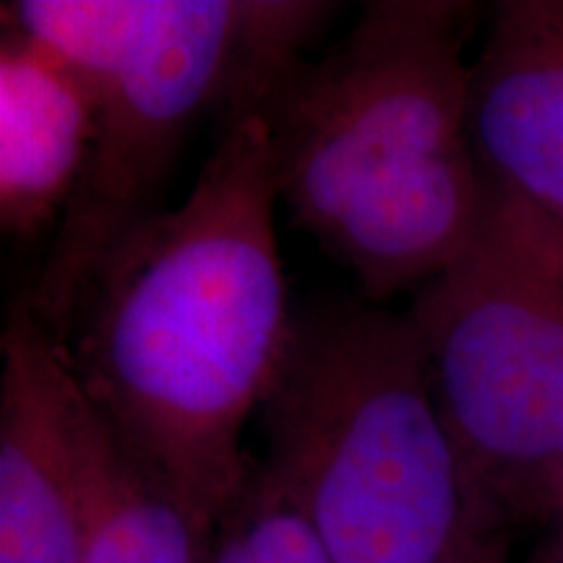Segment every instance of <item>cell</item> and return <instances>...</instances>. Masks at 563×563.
Wrapping results in <instances>:
<instances>
[{"label":"cell","mask_w":563,"mask_h":563,"mask_svg":"<svg viewBox=\"0 0 563 563\" xmlns=\"http://www.w3.org/2000/svg\"><path fill=\"white\" fill-rule=\"evenodd\" d=\"M277 201L266 112L228 118L180 207L129 232L51 336L84 399L203 540L245 488V422L292 334Z\"/></svg>","instance_id":"6da1fadb"},{"label":"cell","mask_w":563,"mask_h":563,"mask_svg":"<svg viewBox=\"0 0 563 563\" xmlns=\"http://www.w3.org/2000/svg\"><path fill=\"white\" fill-rule=\"evenodd\" d=\"M473 3L371 0L264 104L279 201L373 306L446 272L483 228L464 60Z\"/></svg>","instance_id":"7a4b0ae2"},{"label":"cell","mask_w":563,"mask_h":563,"mask_svg":"<svg viewBox=\"0 0 563 563\" xmlns=\"http://www.w3.org/2000/svg\"><path fill=\"white\" fill-rule=\"evenodd\" d=\"M319 0H19L3 24L68 63L95 97V141L24 306L53 336L108 253L162 211L201 118L264 110L334 16Z\"/></svg>","instance_id":"3957f363"},{"label":"cell","mask_w":563,"mask_h":563,"mask_svg":"<svg viewBox=\"0 0 563 563\" xmlns=\"http://www.w3.org/2000/svg\"><path fill=\"white\" fill-rule=\"evenodd\" d=\"M262 420L266 470L332 563H460L493 540L407 313L332 306L295 316Z\"/></svg>","instance_id":"277c9868"},{"label":"cell","mask_w":563,"mask_h":563,"mask_svg":"<svg viewBox=\"0 0 563 563\" xmlns=\"http://www.w3.org/2000/svg\"><path fill=\"white\" fill-rule=\"evenodd\" d=\"M441 418L481 530L563 504V228L488 199L473 245L415 292Z\"/></svg>","instance_id":"5b68a950"},{"label":"cell","mask_w":563,"mask_h":563,"mask_svg":"<svg viewBox=\"0 0 563 563\" xmlns=\"http://www.w3.org/2000/svg\"><path fill=\"white\" fill-rule=\"evenodd\" d=\"M467 131L488 199L563 228V0L493 3Z\"/></svg>","instance_id":"8992f818"},{"label":"cell","mask_w":563,"mask_h":563,"mask_svg":"<svg viewBox=\"0 0 563 563\" xmlns=\"http://www.w3.org/2000/svg\"><path fill=\"white\" fill-rule=\"evenodd\" d=\"M0 350V563H81L87 504L70 373L24 300Z\"/></svg>","instance_id":"52a82bcc"},{"label":"cell","mask_w":563,"mask_h":563,"mask_svg":"<svg viewBox=\"0 0 563 563\" xmlns=\"http://www.w3.org/2000/svg\"><path fill=\"white\" fill-rule=\"evenodd\" d=\"M95 141V97L51 47L3 24L0 224L11 238L55 232Z\"/></svg>","instance_id":"ba28073f"},{"label":"cell","mask_w":563,"mask_h":563,"mask_svg":"<svg viewBox=\"0 0 563 563\" xmlns=\"http://www.w3.org/2000/svg\"><path fill=\"white\" fill-rule=\"evenodd\" d=\"M70 422L87 504L81 563H207L209 540L84 399L74 378Z\"/></svg>","instance_id":"9c48e42d"},{"label":"cell","mask_w":563,"mask_h":563,"mask_svg":"<svg viewBox=\"0 0 563 563\" xmlns=\"http://www.w3.org/2000/svg\"><path fill=\"white\" fill-rule=\"evenodd\" d=\"M207 563H332L327 548L266 464L211 532Z\"/></svg>","instance_id":"30bf717a"},{"label":"cell","mask_w":563,"mask_h":563,"mask_svg":"<svg viewBox=\"0 0 563 563\" xmlns=\"http://www.w3.org/2000/svg\"><path fill=\"white\" fill-rule=\"evenodd\" d=\"M506 551H509V538H493L460 563H509Z\"/></svg>","instance_id":"8fae6325"},{"label":"cell","mask_w":563,"mask_h":563,"mask_svg":"<svg viewBox=\"0 0 563 563\" xmlns=\"http://www.w3.org/2000/svg\"><path fill=\"white\" fill-rule=\"evenodd\" d=\"M527 563H563V534L555 532Z\"/></svg>","instance_id":"7c38bea8"},{"label":"cell","mask_w":563,"mask_h":563,"mask_svg":"<svg viewBox=\"0 0 563 563\" xmlns=\"http://www.w3.org/2000/svg\"><path fill=\"white\" fill-rule=\"evenodd\" d=\"M555 532L559 534H563V504H561V511H559V517H555Z\"/></svg>","instance_id":"4fadbf2b"}]
</instances>
